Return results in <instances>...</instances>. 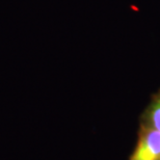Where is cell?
<instances>
[{"label": "cell", "instance_id": "cell-1", "mask_svg": "<svg viewBox=\"0 0 160 160\" xmlns=\"http://www.w3.org/2000/svg\"><path fill=\"white\" fill-rule=\"evenodd\" d=\"M129 160H160V131L142 124L138 140Z\"/></svg>", "mask_w": 160, "mask_h": 160}, {"label": "cell", "instance_id": "cell-2", "mask_svg": "<svg viewBox=\"0 0 160 160\" xmlns=\"http://www.w3.org/2000/svg\"><path fill=\"white\" fill-rule=\"evenodd\" d=\"M142 125L160 131V91L153 97L142 117Z\"/></svg>", "mask_w": 160, "mask_h": 160}]
</instances>
